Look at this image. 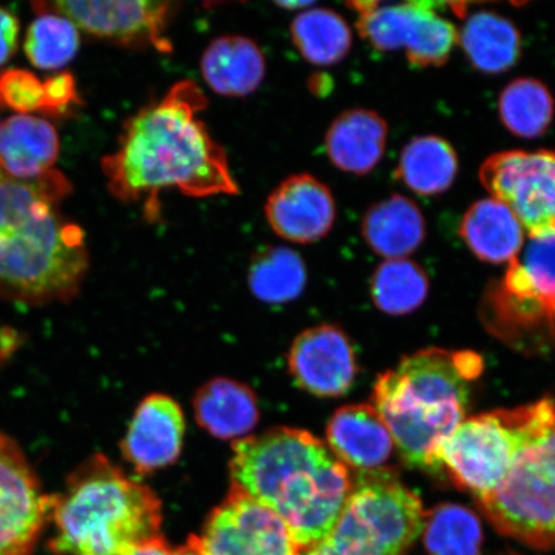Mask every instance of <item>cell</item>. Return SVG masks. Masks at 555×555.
Segmentation results:
<instances>
[{
    "label": "cell",
    "mask_w": 555,
    "mask_h": 555,
    "mask_svg": "<svg viewBox=\"0 0 555 555\" xmlns=\"http://www.w3.org/2000/svg\"><path fill=\"white\" fill-rule=\"evenodd\" d=\"M206 107L204 90L183 80L125 121L119 145L102 159L111 194L122 203L143 201L151 223L162 218L163 191L191 197L237 194L225 150L199 119Z\"/></svg>",
    "instance_id": "1"
},
{
    "label": "cell",
    "mask_w": 555,
    "mask_h": 555,
    "mask_svg": "<svg viewBox=\"0 0 555 555\" xmlns=\"http://www.w3.org/2000/svg\"><path fill=\"white\" fill-rule=\"evenodd\" d=\"M72 192L57 170L25 182L0 169V296L38 307L78 295L89 269L86 234L59 207Z\"/></svg>",
    "instance_id": "2"
},
{
    "label": "cell",
    "mask_w": 555,
    "mask_h": 555,
    "mask_svg": "<svg viewBox=\"0 0 555 555\" xmlns=\"http://www.w3.org/2000/svg\"><path fill=\"white\" fill-rule=\"evenodd\" d=\"M231 475L233 489L273 511L300 550L327 535L352 490L349 469L330 448L295 428L234 443Z\"/></svg>",
    "instance_id": "3"
},
{
    "label": "cell",
    "mask_w": 555,
    "mask_h": 555,
    "mask_svg": "<svg viewBox=\"0 0 555 555\" xmlns=\"http://www.w3.org/2000/svg\"><path fill=\"white\" fill-rule=\"evenodd\" d=\"M482 370L476 352L428 349L382 374L374 408L409 466L440 470L437 454L466 420L469 386Z\"/></svg>",
    "instance_id": "4"
},
{
    "label": "cell",
    "mask_w": 555,
    "mask_h": 555,
    "mask_svg": "<svg viewBox=\"0 0 555 555\" xmlns=\"http://www.w3.org/2000/svg\"><path fill=\"white\" fill-rule=\"evenodd\" d=\"M54 555H125L162 538L163 508L155 492L93 455L53 495Z\"/></svg>",
    "instance_id": "5"
},
{
    "label": "cell",
    "mask_w": 555,
    "mask_h": 555,
    "mask_svg": "<svg viewBox=\"0 0 555 555\" xmlns=\"http://www.w3.org/2000/svg\"><path fill=\"white\" fill-rule=\"evenodd\" d=\"M426 513L390 469L358 474L331 531L298 555H404L422 535Z\"/></svg>",
    "instance_id": "6"
},
{
    "label": "cell",
    "mask_w": 555,
    "mask_h": 555,
    "mask_svg": "<svg viewBox=\"0 0 555 555\" xmlns=\"http://www.w3.org/2000/svg\"><path fill=\"white\" fill-rule=\"evenodd\" d=\"M498 532L537 550H555V402L494 490L476 499Z\"/></svg>",
    "instance_id": "7"
},
{
    "label": "cell",
    "mask_w": 555,
    "mask_h": 555,
    "mask_svg": "<svg viewBox=\"0 0 555 555\" xmlns=\"http://www.w3.org/2000/svg\"><path fill=\"white\" fill-rule=\"evenodd\" d=\"M551 400L464 420L443 441L437 463L457 488L476 499L501 483L537 433Z\"/></svg>",
    "instance_id": "8"
},
{
    "label": "cell",
    "mask_w": 555,
    "mask_h": 555,
    "mask_svg": "<svg viewBox=\"0 0 555 555\" xmlns=\"http://www.w3.org/2000/svg\"><path fill=\"white\" fill-rule=\"evenodd\" d=\"M492 198L516 215L530 238L555 234V151H505L480 170Z\"/></svg>",
    "instance_id": "9"
},
{
    "label": "cell",
    "mask_w": 555,
    "mask_h": 555,
    "mask_svg": "<svg viewBox=\"0 0 555 555\" xmlns=\"http://www.w3.org/2000/svg\"><path fill=\"white\" fill-rule=\"evenodd\" d=\"M37 13L53 12L69 21L95 38L113 41L128 48H156L170 53L168 24L171 15L170 2L150 0H124V2H87V0H62V2H34Z\"/></svg>",
    "instance_id": "10"
},
{
    "label": "cell",
    "mask_w": 555,
    "mask_h": 555,
    "mask_svg": "<svg viewBox=\"0 0 555 555\" xmlns=\"http://www.w3.org/2000/svg\"><path fill=\"white\" fill-rule=\"evenodd\" d=\"M199 555H298L286 524L238 490L207 518L199 537L190 539Z\"/></svg>",
    "instance_id": "11"
},
{
    "label": "cell",
    "mask_w": 555,
    "mask_h": 555,
    "mask_svg": "<svg viewBox=\"0 0 555 555\" xmlns=\"http://www.w3.org/2000/svg\"><path fill=\"white\" fill-rule=\"evenodd\" d=\"M52 508L24 451L0 433V555H34Z\"/></svg>",
    "instance_id": "12"
},
{
    "label": "cell",
    "mask_w": 555,
    "mask_h": 555,
    "mask_svg": "<svg viewBox=\"0 0 555 555\" xmlns=\"http://www.w3.org/2000/svg\"><path fill=\"white\" fill-rule=\"evenodd\" d=\"M499 322L535 327L554 324L555 234L533 237L509 262L501 287L492 295Z\"/></svg>",
    "instance_id": "13"
},
{
    "label": "cell",
    "mask_w": 555,
    "mask_h": 555,
    "mask_svg": "<svg viewBox=\"0 0 555 555\" xmlns=\"http://www.w3.org/2000/svg\"><path fill=\"white\" fill-rule=\"evenodd\" d=\"M288 365L297 385L317 397H341L357 374L356 353L332 325L305 331L291 347Z\"/></svg>",
    "instance_id": "14"
},
{
    "label": "cell",
    "mask_w": 555,
    "mask_h": 555,
    "mask_svg": "<svg viewBox=\"0 0 555 555\" xmlns=\"http://www.w3.org/2000/svg\"><path fill=\"white\" fill-rule=\"evenodd\" d=\"M266 217L280 237L294 243H312L331 232L336 220V203L321 180L310 173H296L270 193Z\"/></svg>",
    "instance_id": "15"
},
{
    "label": "cell",
    "mask_w": 555,
    "mask_h": 555,
    "mask_svg": "<svg viewBox=\"0 0 555 555\" xmlns=\"http://www.w3.org/2000/svg\"><path fill=\"white\" fill-rule=\"evenodd\" d=\"M185 421L177 401L166 395H151L138 406L122 454L139 474L168 467L182 451Z\"/></svg>",
    "instance_id": "16"
},
{
    "label": "cell",
    "mask_w": 555,
    "mask_h": 555,
    "mask_svg": "<svg viewBox=\"0 0 555 555\" xmlns=\"http://www.w3.org/2000/svg\"><path fill=\"white\" fill-rule=\"evenodd\" d=\"M328 448L344 466L367 474L382 469L395 446L390 429L372 405H347L332 416Z\"/></svg>",
    "instance_id": "17"
},
{
    "label": "cell",
    "mask_w": 555,
    "mask_h": 555,
    "mask_svg": "<svg viewBox=\"0 0 555 555\" xmlns=\"http://www.w3.org/2000/svg\"><path fill=\"white\" fill-rule=\"evenodd\" d=\"M60 156V138L43 117L15 115L0 124V169L33 182L51 172Z\"/></svg>",
    "instance_id": "18"
},
{
    "label": "cell",
    "mask_w": 555,
    "mask_h": 555,
    "mask_svg": "<svg viewBox=\"0 0 555 555\" xmlns=\"http://www.w3.org/2000/svg\"><path fill=\"white\" fill-rule=\"evenodd\" d=\"M207 86L224 96H247L256 92L267 74V61L254 40L224 35L211 41L201 59Z\"/></svg>",
    "instance_id": "19"
},
{
    "label": "cell",
    "mask_w": 555,
    "mask_h": 555,
    "mask_svg": "<svg viewBox=\"0 0 555 555\" xmlns=\"http://www.w3.org/2000/svg\"><path fill=\"white\" fill-rule=\"evenodd\" d=\"M387 133V124L378 114L349 109L332 122L325 135V150L338 169L365 176L384 157Z\"/></svg>",
    "instance_id": "20"
},
{
    "label": "cell",
    "mask_w": 555,
    "mask_h": 555,
    "mask_svg": "<svg viewBox=\"0 0 555 555\" xmlns=\"http://www.w3.org/2000/svg\"><path fill=\"white\" fill-rule=\"evenodd\" d=\"M461 237L478 259L491 263L511 262L525 245V229L501 201H477L464 214Z\"/></svg>",
    "instance_id": "21"
},
{
    "label": "cell",
    "mask_w": 555,
    "mask_h": 555,
    "mask_svg": "<svg viewBox=\"0 0 555 555\" xmlns=\"http://www.w3.org/2000/svg\"><path fill=\"white\" fill-rule=\"evenodd\" d=\"M362 233L367 246L388 260L405 259L426 237V220L408 197L393 194L364 215Z\"/></svg>",
    "instance_id": "22"
},
{
    "label": "cell",
    "mask_w": 555,
    "mask_h": 555,
    "mask_svg": "<svg viewBox=\"0 0 555 555\" xmlns=\"http://www.w3.org/2000/svg\"><path fill=\"white\" fill-rule=\"evenodd\" d=\"M194 412L199 425L219 439L246 435L259 420L253 391L231 379H215L201 388Z\"/></svg>",
    "instance_id": "23"
},
{
    "label": "cell",
    "mask_w": 555,
    "mask_h": 555,
    "mask_svg": "<svg viewBox=\"0 0 555 555\" xmlns=\"http://www.w3.org/2000/svg\"><path fill=\"white\" fill-rule=\"evenodd\" d=\"M470 64L486 74L504 73L519 60L522 39L511 20L495 12L477 11L457 33Z\"/></svg>",
    "instance_id": "24"
},
{
    "label": "cell",
    "mask_w": 555,
    "mask_h": 555,
    "mask_svg": "<svg viewBox=\"0 0 555 555\" xmlns=\"http://www.w3.org/2000/svg\"><path fill=\"white\" fill-rule=\"evenodd\" d=\"M457 157L440 137H416L402 150L397 176L421 196H437L450 189L457 176Z\"/></svg>",
    "instance_id": "25"
},
{
    "label": "cell",
    "mask_w": 555,
    "mask_h": 555,
    "mask_svg": "<svg viewBox=\"0 0 555 555\" xmlns=\"http://www.w3.org/2000/svg\"><path fill=\"white\" fill-rule=\"evenodd\" d=\"M291 38L302 57L317 66L338 64L352 44L351 29L345 18L325 9L298 13L291 24Z\"/></svg>",
    "instance_id": "26"
},
{
    "label": "cell",
    "mask_w": 555,
    "mask_h": 555,
    "mask_svg": "<svg viewBox=\"0 0 555 555\" xmlns=\"http://www.w3.org/2000/svg\"><path fill=\"white\" fill-rule=\"evenodd\" d=\"M423 544L429 555H480V519L466 506L442 504L426 513Z\"/></svg>",
    "instance_id": "27"
},
{
    "label": "cell",
    "mask_w": 555,
    "mask_h": 555,
    "mask_svg": "<svg viewBox=\"0 0 555 555\" xmlns=\"http://www.w3.org/2000/svg\"><path fill=\"white\" fill-rule=\"evenodd\" d=\"M253 293L268 302L293 300L307 283V269L294 249L267 246L254 256L248 274Z\"/></svg>",
    "instance_id": "28"
},
{
    "label": "cell",
    "mask_w": 555,
    "mask_h": 555,
    "mask_svg": "<svg viewBox=\"0 0 555 555\" xmlns=\"http://www.w3.org/2000/svg\"><path fill=\"white\" fill-rule=\"evenodd\" d=\"M504 127L520 138H538L551 127L554 99L543 82L522 78L506 86L499 99Z\"/></svg>",
    "instance_id": "29"
},
{
    "label": "cell",
    "mask_w": 555,
    "mask_h": 555,
    "mask_svg": "<svg viewBox=\"0 0 555 555\" xmlns=\"http://www.w3.org/2000/svg\"><path fill=\"white\" fill-rule=\"evenodd\" d=\"M428 276L418 263L408 259L382 262L371 282L373 301L392 315H404L425 302Z\"/></svg>",
    "instance_id": "30"
},
{
    "label": "cell",
    "mask_w": 555,
    "mask_h": 555,
    "mask_svg": "<svg viewBox=\"0 0 555 555\" xmlns=\"http://www.w3.org/2000/svg\"><path fill=\"white\" fill-rule=\"evenodd\" d=\"M25 37V53L31 65L54 72L72 62L80 50L78 27L53 12L38 13Z\"/></svg>",
    "instance_id": "31"
},
{
    "label": "cell",
    "mask_w": 555,
    "mask_h": 555,
    "mask_svg": "<svg viewBox=\"0 0 555 555\" xmlns=\"http://www.w3.org/2000/svg\"><path fill=\"white\" fill-rule=\"evenodd\" d=\"M431 2H413L404 50L412 65L442 66L457 41L455 26L439 15Z\"/></svg>",
    "instance_id": "32"
},
{
    "label": "cell",
    "mask_w": 555,
    "mask_h": 555,
    "mask_svg": "<svg viewBox=\"0 0 555 555\" xmlns=\"http://www.w3.org/2000/svg\"><path fill=\"white\" fill-rule=\"evenodd\" d=\"M46 82L23 68L0 72V107L18 115L46 114Z\"/></svg>",
    "instance_id": "33"
},
{
    "label": "cell",
    "mask_w": 555,
    "mask_h": 555,
    "mask_svg": "<svg viewBox=\"0 0 555 555\" xmlns=\"http://www.w3.org/2000/svg\"><path fill=\"white\" fill-rule=\"evenodd\" d=\"M46 82V114L53 117L72 115L74 108L81 106V99L72 74L61 73L50 76Z\"/></svg>",
    "instance_id": "34"
},
{
    "label": "cell",
    "mask_w": 555,
    "mask_h": 555,
    "mask_svg": "<svg viewBox=\"0 0 555 555\" xmlns=\"http://www.w3.org/2000/svg\"><path fill=\"white\" fill-rule=\"evenodd\" d=\"M20 21L9 10L0 7V66L9 62L17 52Z\"/></svg>",
    "instance_id": "35"
},
{
    "label": "cell",
    "mask_w": 555,
    "mask_h": 555,
    "mask_svg": "<svg viewBox=\"0 0 555 555\" xmlns=\"http://www.w3.org/2000/svg\"><path fill=\"white\" fill-rule=\"evenodd\" d=\"M125 555H199L196 547L190 543L183 546H171L162 538L151 540L134 547Z\"/></svg>",
    "instance_id": "36"
},
{
    "label": "cell",
    "mask_w": 555,
    "mask_h": 555,
    "mask_svg": "<svg viewBox=\"0 0 555 555\" xmlns=\"http://www.w3.org/2000/svg\"><path fill=\"white\" fill-rule=\"evenodd\" d=\"M275 4L276 7H281V9L288 11H302V9H309V7L312 5L310 2H280Z\"/></svg>",
    "instance_id": "37"
},
{
    "label": "cell",
    "mask_w": 555,
    "mask_h": 555,
    "mask_svg": "<svg viewBox=\"0 0 555 555\" xmlns=\"http://www.w3.org/2000/svg\"><path fill=\"white\" fill-rule=\"evenodd\" d=\"M554 324H555V315H554Z\"/></svg>",
    "instance_id": "38"
}]
</instances>
